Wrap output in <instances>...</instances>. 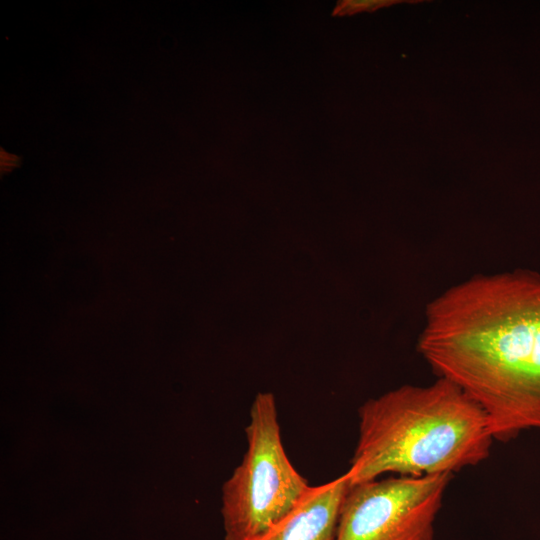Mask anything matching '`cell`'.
I'll use <instances>...</instances> for the list:
<instances>
[{
  "instance_id": "cell-1",
  "label": "cell",
  "mask_w": 540,
  "mask_h": 540,
  "mask_svg": "<svg viewBox=\"0 0 540 540\" xmlns=\"http://www.w3.org/2000/svg\"><path fill=\"white\" fill-rule=\"evenodd\" d=\"M417 349L485 412L495 441L540 430V274L478 275L429 302Z\"/></svg>"
},
{
  "instance_id": "cell-2",
  "label": "cell",
  "mask_w": 540,
  "mask_h": 540,
  "mask_svg": "<svg viewBox=\"0 0 540 540\" xmlns=\"http://www.w3.org/2000/svg\"><path fill=\"white\" fill-rule=\"evenodd\" d=\"M349 483L397 476L453 475L485 461L495 441L481 407L451 381L404 385L358 410Z\"/></svg>"
},
{
  "instance_id": "cell-3",
  "label": "cell",
  "mask_w": 540,
  "mask_h": 540,
  "mask_svg": "<svg viewBox=\"0 0 540 540\" xmlns=\"http://www.w3.org/2000/svg\"><path fill=\"white\" fill-rule=\"evenodd\" d=\"M247 449L224 486L225 540H255L284 518L310 489L284 449L270 393H259L245 428Z\"/></svg>"
},
{
  "instance_id": "cell-4",
  "label": "cell",
  "mask_w": 540,
  "mask_h": 540,
  "mask_svg": "<svg viewBox=\"0 0 540 540\" xmlns=\"http://www.w3.org/2000/svg\"><path fill=\"white\" fill-rule=\"evenodd\" d=\"M451 478L396 476L349 485L335 540H434Z\"/></svg>"
},
{
  "instance_id": "cell-5",
  "label": "cell",
  "mask_w": 540,
  "mask_h": 540,
  "mask_svg": "<svg viewBox=\"0 0 540 540\" xmlns=\"http://www.w3.org/2000/svg\"><path fill=\"white\" fill-rule=\"evenodd\" d=\"M349 485L345 472L324 484L311 486L284 518L255 540H335Z\"/></svg>"
},
{
  "instance_id": "cell-6",
  "label": "cell",
  "mask_w": 540,
  "mask_h": 540,
  "mask_svg": "<svg viewBox=\"0 0 540 540\" xmlns=\"http://www.w3.org/2000/svg\"><path fill=\"white\" fill-rule=\"evenodd\" d=\"M396 1L391 0H346L339 2L334 14H352L361 11H373L380 7L390 5Z\"/></svg>"
}]
</instances>
